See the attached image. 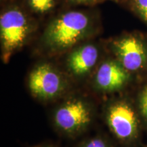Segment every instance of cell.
Instances as JSON below:
<instances>
[{"mask_svg": "<svg viewBox=\"0 0 147 147\" xmlns=\"http://www.w3.org/2000/svg\"><path fill=\"white\" fill-rule=\"evenodd\" d=\"M93 118V106L87 99L74 96L55 108L53 123L57 130L68 137H76L87 129Z\"/></svg>", "mask_w": 147, "mask_h": 147, "instance_id": "7a4b0ae2", "label": "cell"}, {"mask_svg": "<svg viewBox=\"0 0 147 147\" xmlns=\"http://www.w3.org/2000/svg\"><path fill=\"white\" fill-rule=\"evenodd\" d=\"M70 1L79 3H92L97 2V1H100L102 0H70Z\"/></svg>", "mask_w": 147, "mask_h": 147, "instance_id": "4fadbf2b", "label": "cell"}, {"mask_svg": "<svg viewBox=\"0 0 147 147\" xmlns=\"http://www.w3.org/2000/svg\"><path fill=\"white\" fill-rule=\"evenodd\" d=\"M78 147H113L107 139L102 136H94L82 141Z\"/></svg>", "mask_w": 147, "mask_h": 147, "instance_id": "30bf717a", "label": "cell"}, {"mask_svg": "<svg viewBox=\"0 0 147 147\" xmlns=\"http://www.w3.org/2000/svg\"><path fill=\"white\" fill-rule=\"evenodd\" d=\"M100 51L93 44H84L69 53L65 61V67L69 76L76 80L87 77L99 65Z\"/></svg>", "mask_w": 147, "mask_h": 147, "instance_id": "ba28073f", "label": "cell"}, {"mask_svg": "<svg viewBox=\"0 0 147 147\" xmlns=\"http://www.w3.org/2000/svg\"><path fill=\"white\" fill-rule=\"evenodd\" d=\"M32 9L38 13H46L55 6V0H28Z\"/></svg>", "mask_w": 147, "mask_h": 147, "instance_id": "9c48e42d", "label": "cell"}, {"mask_svg": "<svg viewBox=\"0 0 147 147\" xmlns=\"http://www.w3.org/2000/svg\"><path fill=\"white\" fill-rule=\"evenodd\" d=\"M27 86L35 98L42 102H51L65 93L68 89V80L53 64L41 62L29 72Z\"/></svg>", "mask_w": 147, "mask_h": 147, "instance_id": "3957f363", "label": "cell"}, {"mask_svg": "<svg viewBox=\"0 0 147 147\" xmlns=\"http://www.w3.org/2000/svg\"><path fill=\"white\" fill-rule=\"evenodd\" d=\"M111 48L116 59L129 73L140 72L147 67V44L138 35L119 37L112 42Z\"/></svg>", "mask_w": 147, "mask_h": 147, "instance_id": "8992f818", "label": "cell"}, {"mask_svg": "<svg viewBox=\"0 0 147 147\" xmlns=\"http://www.w3.org/2000/svg\"><path fill=\"white\" fill-rule=\"evenodd\" d=\"M92 82L96 91L109 93L122 89L128 83L130 73L117 59H107L99 64Z\"/></svg>", "mask_w": 147, "mask_h": 147, "instance_id": "52a82bcc", "label": "cell"}, {"mask_svg": "<svg viewBox=\"0 0 147 147\" xmlns=\"http://www.w3.org/2000/svg\"><path fill=\"white\" fill-rule=\"evenodd\" d=\"M104 117L110 131L121 142L129 145L136 141L139 119L136 110L127 101L116 100L108 103Z\"/></svg>", "mask_w": 147, "mask_h": 147, "instance_id": "5b68a950", "label": "cell"}, {"mask_svg": "<svg viewBox=\"0 0 147 147\" xmlns=\"http://www.w3.org/2000/svg\"><path fill=\"white\" fill-rule=\"evenodd\" d=\"M132 8L147 24V0H129Z\"/></svg>", "mask_w": 147, "mask_h": 147, "instance_id": "8fae6325", "label": "cell"}, {"mask_svg": "<svg viewBox=\"0 0 147 147\" xmlns=\"http://www.w3.org/2000/svg\"><path fill=\"white\" fill-rule=\"evenodd\" d=\"M140 113L142 116L145 121H147V86L141 90L138 99Z\"/></svg>", "mask_w": 147, "mask_h": 147, "instance_id": "7c38bea8", "label": "cell"}, {"mask_svg": "<svg viewBox=\"0 0 147 147\" xmlns=\"http://www.w3.org/2000/svg\"><path fill=\"white\" fill-rule=\"evenodd\" d=\"M92 22L78 11L65 12L55 18L46 28L42 41L51 54H60L77 47L91 34Z\"/></svg>", "mask_w": 147, "mask_h": 147, "instance_id": "6da1fadb", "label": "cell"}, {"mask_svg": "<svg viewBox=\"0 0 147 147\" xmlns=\"http://www.w3.org/2000/svg\"><path fill=\"white\" fill-rule=\"evenodd\" d=\"M31 32V24L21 10L10 8L1 14L0 38L3 63H8L11 57L26 43Z\"/></svg>", "mask_w": 147, "mask_h": 147, "instance_id": "277c9868", "label": "cell"}, {"mask_svg": "<svg viewBox=\"0 0 147 147\" xmlns=\"http://www.w3.org/2000/svg\"><path fill=\"white\" fill-rule=\"evenodd\" d=\"M34 147H57L55 146H53L52 144H40V145H38V146H36Z\"/></svg>", "mask_w": 147, "mask_h": 147, "instance_id": "5bb4252c", "label": "cell"}]
</instances>
